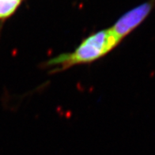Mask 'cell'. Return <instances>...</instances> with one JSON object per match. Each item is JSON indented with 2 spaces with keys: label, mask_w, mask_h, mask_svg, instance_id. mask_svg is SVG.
<instances>
[{
  "label": "cell",
  "mask_w": 155,
  "mask_h": 155,
  "mask_svg": "<svg viewBox=\"0 0 155 155\" xmlns=\"http://www.w3.org/2000/svg\"><path fill=\"white\" fill-rule=\"evenodd\" d=\"M120 42L110 29L101 30L85 39L71 53L57 55L45 63L51 72H59L74 65L89 63L108 54Z\"/></svg>",
  "instance_id": "1"
},
{
  "label": "cell",
  "mask_w": 155,
  "mask_h": 155,
  "mask_svg": "<svg viewBox=\"0 0 155 155\" xmlns=\"http://www.w3.org/2000/svg\"><path fill=\"white\" fill-rule=\"evenodd\" d=\"M154 7L155 0H149L143 2L125 13L110 29L121 41L144 21Z\"/></svg>",
  "instance_id": "2"
},
{
  "label": "cell",
  "mask_w": 155,
  "mask_h": 155,
  "mask_svg": "<svg viewBox=\"0 0 155 155\" xmlns=\"http://www.w3.org/2000/svg\"><path fill=\"white\" fill-rule=\"evenodd\" d=\"M21 2V0H0V21L11 16Z\"/></svg>",
  "instance_id": "3"
}]
</instances>
